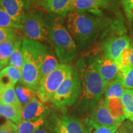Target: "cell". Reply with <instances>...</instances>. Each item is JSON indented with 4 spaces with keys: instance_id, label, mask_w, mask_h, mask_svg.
I'll list each match as a JSON object with an SVG mask.
<instances>
[{
    "instance_id": "obj_1",
    "label": "cell",
    "mask_w": 133,
    "mask_h": 133,
    "mask_svg": "<svg viewBox=\"0 0 133 133\" xmlns=\"http://www.w3.org/2000/svg\"><path fill=\"white\" fill-rule=\"evenodd\" d=\"M24 65L21 84L36 92L41 79V66L49 47L40 41L24 38L22 41Z\"/></svg>"
},
{
    "instance_id": "obj_2",
    "label": "cell",
    "mask_w": 133,
    "mask_h": 133,
    "mask_svg": "<svg viewBox=\"0 0 133 133\" xmlns=\"http://www.w3.org/2000/svg\"><path fill=\"white\" fill-rule=\"evenodd\" d=\"M49 41L61 64H66L76 56L77 47L72 36L63 23V17L50 14L46 16Z\"/></svg>"
},
{
    "instance_id": "obj_3",
    "label": "cell",
    "mask_w": 133,
    "mask_h": 133,
    "mask_svg": "<svg viewBox=\"0 0 133 133\" xmlns=\"http://www.w3.org/2000/svg\"><path fill=\"white\" fill-rule=\"evenodd\" d=\"M77 71L81 85L79 101L90 105H95L101 99L105 86L92 58L79 60Z\"/></svg>"
},
{
    "instance_id": "obj_4",
    "label": "cell",
    "mask_w": 133,
    "mask_h": 133,
    "mask_svg": "<svg viewBox=\"0 0 133 133\" xmlns=\"http://www.w3.org/2000/svg\"><path fill=\"white\" fill-rule=\"evenodd\" d=\"M66 26L78 45L86 49L96 40L101 29L99 20L84 12H70L66 15Z\"/></svg>"
},
{
    "instance_id": "obj_5",
    "label": "cell",
    "mask_w": 133,
    "mask_h": 133,
    "mask_svg": "<svg viewBox=\"0 0 133 133\" xmlns=\"http://www.w3.org/2000/svg\"><path fill=\"white\" fill-rule=\"evenodd\" d=\"M81 93V85L78 71L73 70L51 100L52 104L60 109L70 107L79 99Z\"/></svg>"
},
{
    "instance_id": "obj_6",
    "label": "cell",
    "mask_w": 133,
    "mask_h": 133,
    "mask_svg": "<svg viewBox=\"0 0 133 133\" xmlns=\"http://www.w3.org/2000/svg\"><path fill=\"white\" fill-rule=\"evenodd\" d=\"M73 68L66 64H60L52 73L41 79L36 94L43 102L51 101L57 89L72 71Z\"/></svg>"
},
{
    "instance_id": "obj_7",
    "label": "cell",
    "mask_w": 133,
    "mask_h": 133,
    "mask_svg": "<svg viewBox=\"0 0 133 133\" xmlns=\"http://www.w3.org/2000/svg\"><path fill=\"white\" fill-rule=\"evenodd\" d=\"M21 24L22 30L27 39L50 42L46 17L41 11L26 13Z\"/></svg>"
},
{
    "instance_id": "obj_8",
    "label": "cell",
    "mask_w": 133,
    "mask_h": 133,
    "mask_svg": "<svg viewBox=\"0 0 133 133\" xmlns=\"http://www.w3.org/2000/svg\"><path fill=\"white\" fill-rule=\"evenodd\" d=\"M131 42L125 35H114L105 39L101 44V49L119 65L121 56Z\"/></svg>"
},
{
    "instance_id": "obj_9",
    "label": "cell",
    "mask_w": 133,
    "mask_h": 133,
    "mask_svg": "<svg viewBox=\"0 0 133 133\" xmlns=\"http://www.w3.org/2000/svg\"><path fill=\"white\" fill-rule=\"evenodd\" d=\"M91 58L96 69L102 77L106 88L108 84L120 74V66L104 52Z\"/></svg>"
},
{
    "instance_id": "obj_10",
    "label": "cell",
    "mask_w": 133,
    "mask_h": 133,
    "mask_svg": "<svg viewBox=\"0 0 133 133\" xmlns=\"http://www.w3.org/2000/svg\"><path fill=\"white\" fill-rule=\"evenodd\" d=\"M90 118L99 125L116 131L123 121L116 119L109 111L104 99L99 100L93 107Z\"/></svg>"
},
{
    "instance_id": "obj_11",
    "label": "cell",
    "mask_w": 133,
    "mask_h": 133,
    "mask_svg": "<svg viewBox=\"0 0 133 133\" xmlns=\"http://www.w3.org/2000/svg\"><path fill=\"white\" fill-rule=\"evenodd\" d=\"M52 133H84L83 124L78 119L69 116L53 117Z\"/></svg>"
},
{
    "instance_id": "obj_12",
    "label": "cell",
    "mask_w": 133,
    "mask_h": 133,
    "mask_svg": "<svg viewBox=\"0 0 133 133\" xmlns=\"http://www.w3.org/2000/svg\"><path fill=\"white\" fill-rule=\"evenodd\" d=\"M48 109L39 100L35 97L30 102L23 106L22 121H30L46 117Z\"/></svg>"
},
{
    "instance_id": "obj_13",
    "label": "cell",
    "mask_w": 133,
    "mask_h": 133,
    "mask_svg": "<svg viewBox=\"0 0 133 133\" xmlns=\"http://www.w3.org/2000/svg\"><path fill=\"white\" fill-rule=\"evenodd\" d=\"M26 0H1V7L15 21L22 22L25 15Z\"/></svg>"
},
{
    "instance_id": "obj_14",
    "label": "cell",
    "mask_w": 133,
    "mask_h": 133,
    "mask_svg": "<svg viewBox=\"0 0 133 133\" xmlns=\"http://www.w3.org/2000/svg\"><path fill=\"white\" fill-rule=\"evenodd\" d=\"M108 5L109 0H71L70 12H84L106 8Z\"/></svg>"
},
{
    "instance_id": "obj_15",
    "label": "cell",
    "mask_w": 133,
    "mask_h": 133,
    "mask_svg": "<svg viewBox=\"0 0 133 133\" xmlns=\"http://www.w3.org/2000/svg\"><path fill=\"white\" fill-rule=\"evenodd\" d=\"M71 0H47L43 7L50 14L65 17L70 12Z\"/></svg>"
},
{
    "instance_id": "obj_16",
    "label": "cell",
    "mask_w": 133,
    "mask_h": 133,
    "mask_svg": "<svg viewBox=\"0 0 133 133\" xmlns=\"http://www.w3.org/2000/svg\"><path fill=\"white\" fill-rule=\"evenodd\" d=\"M22 105L0 104V116H4L18 126L22 122Z\"/></svg>"
},
{
    "instance_id": "obj_17",
    "label": "cell",
    "mask_w": 133,
    "mask_h": 133,
    "mask_svg": "<svg viewBox=\"0 0 133 133\" xmlns=\"http://www.w3.org/2000/svg\"><path fill=\"white\" fill-rule=\"evenodd\" d=\"M124 88L119 75L106 86L104 91V99H121L124 91Z\"/></svg>"
},
{
    "instance_id": "obj_18",
    "label": "cell",
    "mask_w": 133,
    "mask_h": 133,
    "mask_svg": "<svg viewBox=\"0 0 133 133\" xmlns=\"http://www.w3.org/2000/svg\"><path fill=\"white\" fill-rule=\"evenodd\" d=\"M59 65L58 60L54 52L49 48L41 66V78L54 71Z\"/></svg>"
},
{
    "instance_id": "obj_19",
    "label": "cell",
    "mask_w": 133,
    "mask_h": 133,
    "mask_svg": "<svg viewBox=\"0 0 133 133\" xmlns=\"http://www.w3.org/2000/svg\"><path fill=\"white\" fill-rule=\"evenodd\" d=\"M0 104L22 105L17 96L15 86L0 88Z\"/></svg>"
},
{
    "instance_id": "obj_20",
    "label": "cell",
    "mask_w": 133,
    "mask_h": 133,
    "mask_svg": "<svg viewBox=\"0 0 133 133\" xmlns=\"http://www.w3.org/2000/svg\"><path fill=\"white\" fill-rule=\"evenodd\" d=\"M121 99L123 105L124 116L133 123V89H124Z\"/></svg>"
},
{
    "instance_id": "obj_21",
    "label": "cell",
    "mask_w": 133,
    "mask_h": 133,
    "mask_svg": "<svg viewBox=\"0 0 133 133\" xmlns=\"http://www.w3.org/2000/svg\"><path fill=\"white\" fill-rule=\"evenodd\" d=\"M22 41L19 39L16 41L14 50L9 59V65L16 66L21 70L24 65V55L22 49Z\"/></svg>"
},
{
    "instance_id": "obj_22",
    "label": "cell",
    "mask_w": 133,
    "mask_h": 133,
    "mask_svg": "<svg viewBox=\"0 0 133 133\" xmlns=\"http://www.w3.org/2000/svg\"><path fill=\"white\" fill-rule=\"evenodd\" d=\"M105 102L109 111L115 118L120 119L123 121L125 120L126 118L124 115L123 105L121 99L105 100Z\"/></svg>"
},
{
    "instance_id": "obj_23",
    "label": "cell",
    "mask_w": 133,
    "mask_h": 133,
    "mask_svg": "<svg viewBox=\"0 0 133 133\" xmlns=\"http://www.w3.org/2000/svg\"><path fill=\"white\" fill-rule=\"evenodd\" d=\"M46 117L30 121H22L18 125V133H34L45 124Z\"/></svg>"
},
{
    "instance_id": "obj_24",
    "label": "cell",
    "mask_w": 133,
    "mask_h": 133,
    "mask_svg": "<svg viewBox=\"0 0 133 133\" xmlns=\"http://www.w3.org/2000/svg\"><path fill=\"white\" fill-rule=\"evenodd\" d=\"M15 89H16L17 96L22 106H24L25 105L30 102L33 99L36 97V92L26 86H24V84L16 86L15 87Z\"/></svg>"
},
{
    "instance_id": "obj_25",
    "label": "cell",
    "mask_w": 133,
    "mask_h": 133,
    "mask_svg": "<svg viewBox=\"0 0 133 133\" xmlns=\"http://www.w3.org/2000/svg\"><path fill=\"white\" fill-rule=\"evenodd\" d=\"M0 27L11 28L16 30L22 29V24L19 22L15 21L0 6Z\"/></svg>"
},
{
    "instance_id": "obj_26",
    "label": "cell",
    "mask_w": 133,
    "mask_h": 133,
    "mask_svg": "<svg viewBox=\"0 0 133 133\" xmlns=\"http://www.w3.org/2000/svg\"><path fill=\"white\" fill-rule=\"evenodd\" d=\"M84 133H114L116 131L99 125L91 118H86L83 123Z\"/></svg>"
},
{
    "instance_id": "obj_27",
    "label": "cell",
    "mask_w": 133,
    "mask_h": 133,
    "mask_svg": "<svg viewBox=\"0 0 133 133\" xmlns=\"http://www.w3.org/2000/svg\"><path fill=\"white\" fill-rule=\"evenodd\" d=\"M121 69L133 67V42L131 41L129 45L124 50L121 56L120 63Z\"/></svg>"
},
{
    "instance_id": "obj_28",
    "label": "cell",
    "mask_w": 133,
    "mask_h": 133,
    "mask_svg": "<svg viewBox=\"0 0 133 133\" xmlns=\"http://www.w3.org/2000/svg\"><path fill=\"white\" fill-rule=\"evenodd\" d=\"M119 76L124 88L133 89V67L121 69Z\"/></svg>"
},
{
    "instance_id": "obj_29",
    "label": "cell",
    "mask_w": 133,
    "mask_h": 133,
    "mask_svg": "<svg viewBox=\"0 0 133 133\" xmlns=\"http://www.w3.org/2000/svg\"><path fill=\"white\" fill-rule=\"evenodd\" d=\"M16 40L4 41L0 43V55L1 59H9L14 50Z\"/></svg>"
},
{
    "instance_id": "obj_30",
    "label": "cell",
    "mask_w": 133,
    "mask_h": 133,
    "mask_svg": "<svg viewBox=\"0 0 133 133\" xmlns=\"http://www.w3.org/2000/svg\"><path fill=\"white\" fill-rule=\"evenodd\" d=\"M18 39L17 31L11 28L0 27V43Z\"/></svg>"
},
{
    "instance_id": "obj_31",
    "label": "cell",
    "mask_w": 133,
    "mask_h": 133,
    "mask_svg": "<svg viewBox=\"0 0 133 133\" xmlns=\"http://www.w3.org/2000/svg\"><path fill=\"white\" fill-rule=\"evenodd\" d=\"M4 70L9 75L11 78L14 81L15 84L21 81L22 79V70L14 66L8 65Z\"/></svg>"
},
{
    "instance_id": "obj_32",
    "label": "cell",
    "mask_w": 133,
    "mask_h": 133,
    "mask_svg": "<svg viewBox=\"0 0 133 133\" xmlns=\"http://www.w3.org/2000/svg\"><path fill=\"white\" fill-rule=\"evenodd\" d=\"M0 133H18V126L8 119L4 124L0 125Z\"/></svg>"
},
{
    "instance_id": "obj_33",
    "label": "cell",
    "mask_w": 133,
    "mask_h": 133,
    "mask_svg": "<svg viewBox=\"0 0 133 133\" xmlns=\"http://www.w3.org/2000/svg\"><path fill=\"white\" fill-rule=\"evenodd\" d=\"M15 86V83L4 69L0 74V88Z\"/></svg>"
},
{
    "instance_id": "obj_34",
    "label": "cell",
    "mask_w": 133,
    "mask_h": 133,
    "mask_svg": "<svg viewBox=\"0 0 133 133\" xmlns=\"http://www.w3.org/2000/svg\"><path fill=\"white\" fill-rule=\"evenodd\" d=\"M114 133H133V123L130 120L124 121Z\"/></svg>"
},
{
    "instance_id": "obj_35",
    "label": "cell",
    "mask_w": 133,
    "mask_h": 133,
    "mask_svg": "<svg viewBox=\"0 0 133 133\" xmlns=\"http://www.w3.org/2000/svg\"><path fill=\"white\" fill-rule=\"evenodd\" d=\"M121 3L126 14H127L133 7V0H121Z\"/></svg>"
},
{
    "instance_id": "obj_36",
    "label": "cell",
    "mask_w": 133,
    "mask_h": 133,
    "mask_svg": "<svg viewBox=\"0 0 133 133\" xmlns=\"http://www.w3.org/2000/svg\"><path fill=\"white\" fill-rule=\"evenodd\" d=\"M8 64H9V60L8 59L0 60V74L3 69L8 66Z\"/></svg>"
},
{
    "instance_id": "obj_37",
    "label": "cell",
    "mask_w": 133,
    "mask_h": 133,
    "mask_svg": "<svg viewBox=\"0 0 133 133\" xmlns=\"http://www.w3.org/2000/svg\"><path fill=\"white\" fill-rule=\"evenodd\" d=\"M34 133H51V132L47 130L46 128H43L42 127L39 129H38V131H36V132H35Z\"/></svg>"
},
{
    "instance_id": "obj_38",
    "label": "cell",
    "mask_w": 133,
    "mask_h": 133,
    "mask_svg": "<svg viewBox=\"0 0 133 133\" xmlns=\"http://www.w3.org/2000/svg\"><path fill=\"white\" fill-rule=\"evenodd\" d=\"M128 17L129 18V19L131 21H133V7L130 9V11H129V12L127 14Z\"/></svg>"
},
{
    "instance_id": "obj_39",
    "label": "cell",
    "mask_w": 133,
    "mask_h": 133,
    "mask_svg": "<svg viewBox=\"0 0 133 133\" xmlns=\"http://www.w3.org/2000/svg\"><path fill=\"white\" fill-rule=\"evenodd\" d=\"M41 1H42V2H43V3H44V2H45V1H47V0H41Z\"/></svg>"
},
{
    "instance_id": "obj_40",
    "label": "cell",
    "mask_w": 133,
    "mask_h": 133,
    "mask_svg": "<svg viewBox=\"0 0 133 133\" xmlns=\"http://www.w3.org/2000/svg\"><path fill=\"white\" fill-rule=\"evenodd\" d=\"M1 0H0V6H1Z\"/></svg>"
},
{
    "instance_id": "obj_41",
    "label": "cell",
    "mask_w": 133,
    "mask_h": 133,
    "mask_svg": "<svg viewBox=\"0 0 133 133\" xmlns=\"http://www.w3.org/2000/svg\"><path fill=\"white\" fill-rule=\"evenodd\" d=\"M0 60H3V59H1V55H0Z\"/></svg>"
}]
</instances>
